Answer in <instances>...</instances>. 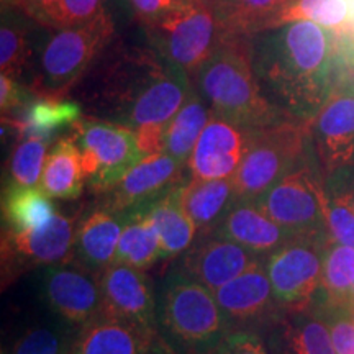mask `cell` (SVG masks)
I'll return each instance as SVG.
<instances>
[{"instance_id": "484cf974", "label": "cell", "mask_w": 354, "mask_h": 354, "mask_svg": "<svg viewBox=\"0 0 354 354\" xmlns=\"http://www.w3.org/2000/svg\"><path fill=\"white\" fill-rule=\"evenodd\" d=\"M84 177L86 174L76 141L61 138L48 153L39 189L50 198L74 201L82 194Z\"/></svg>"}, {"instance_id": "ab89813d", "label": "cell", "mask_w": 354, "mask_h": 354, "mask_svg": "<svg viewBox=\"0 0 354 354\" xmlns=\"http://www.w3.org/2000/svg\"><path fill=\"white\" fill-rule=\"evenodd\" d=\"M216 354H271L264 339L251 330H232Z\"/></svg>"}, {"instance_id": "8fae6325", "label": "cell", "mask_w": 354, "mask_h": 354, "mask_svg": "<svg viewBox=\"0 0 354 354\" xmlns=\"http://www.w3.org/2000/svg\"><path fill=\"white\" fill-rule=\"evenodd\" d=\"M76 218L55 214L41 227L30 232L3 230L2 276L10 279L38 266H56L73 261Z\"/></svg>"}, {"instance_id": "c3c4849f", "label": "cell", "mask_w": 354, "mask_h": 354, "mask_svg": "<svg viewBox=\"0 0 354 354\" xmlns=\"http://www.w3.org/2000/svg\"><path fill=\"white\" fill-rule=\"evenodd\" d=\"M2 354H8V353L6 351V349H2Z\"/></svg>"}, {"instance_id": "7bdbcfd3", "label": "cell", "mask_w": 354, "mask_h": 354, "mask_svg": "<svg viewBox=\"0 0 354 354\" xmlns=\"http://www.w3.org/2000/svg\"><path fill=\"white\" fill-rule=\"evenodd\" d=\"M59 0H2V3L17 7L25 15H28L35 24L43 25L44 19L53 7L57 6Z\"/></svg>"}, {"instance_id": "8d00e7d4", "label": "cell", "mask_w": 354, "mask_h": 354, "mask_svg": "<svg viewBox=\"0 0 354 354\" xmlns=\"http://www.w3.org/2000/svg\"><path fill=\"white\" fill-rule=\"evenodd\" d=\"M100 10V0H59L46 15L43 26L56 30L73 28L91 21Z\"/></svg>"}, {"instance_id": "f35d334b", "label": "cell", "mask_w": 354, "mask_h": 354, "mask_svg": "<svg viewBox=\"0 0 354 354\" xmlns=\"http://www.w3.org/2000/svg\"><path fill=\"white\" fill-rule=\"evenodd\" d=\"M326 196L346 205L354 214V166L342 167L323 177Z\"/></svg>"}, {"instance_id": "74e56055", "label": "cell", "mask_w": 354, "mask_h": 354, "mask_svg": "<svg viewBox=\"0 0 354 354\" xmlns=\"http://www.w3.org/2000/svg\"><path fill=\"white\" fill-rule=\"evenodd\" d=\"M326 194V192H325ZM325 220L330 236L342 245L354 248V214L346 205L325 196Z\"/></svg>"}, {"instance_id": "b9f144b4", "label": "cell", "mask_w": 354, "mask_h": 354, "mask_svg": "<svg viewBox=\"0 0 354 354\" xmlns=\"http://www.w3.org/2000/svg\"><path fill=\"white\" fill-rule=\"evenodd\" d=\"M141 24L156 20L176 6L177 0H130Z\"/></svg>"}, {"instance_id": "7c38bea8", "label": "cell", "mask_w": 354, "mask_h": 354, "mask_svg": "<svg viewBox=\"0 0 354 354\" xmlns=\"http://www.w3.org/2000/svg\"><path fill=\"white\" fill-rule=\"evenodd\" d=\"M39 289L51 312L76 330L104 313L100 276L74 263L48 266Z\"/></svg>"}, {"instance_id": "1f68e13d", "label": "cell", "mask_w": 354, "mask_h": 354, "mask_svg": "<svg viewBox=\"0 0 354 354\" xmlns=\"http://www.w3.org/2000/svg\"><path fill=\"white\" fill-rule=\"evenodd\" d=\"M32 19L17 7L2 3V26H0V69L2 74L20 79L28 63V32Z\"/></svg>"}, {"instance_id": "83f0119b", "label": "cell", "mask_w": 354, "mask_h": 354, "mask_svg": "<svg viewBox=\"0 0 354 354\" xmlns=\"http://www.w3.org/2000/svg\"><path fill=\"white\" fill-rule=\"evenodd\" d=\"M289 0H216L227 37H254L279 26Z\"/></svg>"}, {"instance_id": "ba28073f", "label": "cell", "mask_w": 354, "mask_h": 354, "mask_svg": "<svg viewBox=\"0 0 354 354\" xmlns=\"http://www.w3.org/2000/svg\"><path fill=\"white\" fill-rule=\"evenodd\" d=\"M325 183L313 154L287 174L256 203L276 223L297 236L330 234L325 220Z\"/></svg>"}, {"instance_id": "e0dca14e", "label": "cell", "mask_w": 354, "mask_h": 354, "mask_svg": "<svg viewBox=\"0 0 354 354\" xmlns=\"http://www.w3.org/2000/svg\"><path fill=\"white\" fill-rule=\"evenodd\" d=\"M259 259L264 258L251 253L236 241L212 232L202 234L192 243L184 253L179 268L194 281L215 292Z\"/></svg>"}, {"instance_id": "4316f807", "label": "cell", "mask_w": 354, "mask_h": 354, "mask_svg": "<svg viewBox=\"0 0 354 354\" xmlns=\"http://www.w3.org/2000/svg\"><path fill=\"white\" fill-rule=\"evenodd\" d=\"M125 216L127 223L112 264H125L146 271L162 258L159 233L146 210L128 212Z\"/></svg>"}, {"instance_id": "4fadbf2b", "label": "cell", "mask_w": 354, "mask_h": 354, "mask_svg": "<svg viewBox=\"0 0 354 354\" xmlns=\"http://www.w3.org/2000/svg\"><path fill=\"white\" fill-rule=\"evenodd\" d=\"M214 295L232 330L266 328L284 313L274 299L264 259L256 261Z\"/></svg>"}, {"instance_id": "f6af8a7d", "label": "cell", "mask_w": 354, "mask_h": 354, "mask_svg": "<svg viewBox=\"0 0 354 354\" xmlns=\"http://www.w3.org/2000/svg\"><path fill=\"white\" fill-rule=\"evenodd\" d=\"M339 63H342V74H339L338 88H346V91L354 92V61H343L339 57Z\"/></svg>"}, {"instance_id": "7402d4cb", "label": "cell", "mask_w": 354, "mask_h": 354, "mask_svg": "<svg viewBox=\"0 0 354 354\" xmlns=\"http://www.w3.org/2000/svg\"><path fill=\"white\" fill-rule=\"evenodd\" d=\"M266 330L272 354H336L328 328L312 310L284 312Z\"/></svg>"}, {"instance_id": "5bb4252c", "label": "cell", "mask_w": 354, "mask_h": 354, "mask_svg": "<svg viewBox=\"0 0 354 354\" xmlns=\"http://www.w3.org/2000/svg\"><path fill=\"white\" fill-rule=\"evenodd\" d=\"M310 135L323 177L354 166V92L335 91L310 122Z\"/></svg>"}, {"instance_id": "ee69618b", "label": "cell", "mask_w": 354, "mask_h": 354, "mask_svg": "<svg viewBox=\"0 0 354 354\" xmlns=\"http://www.w3.org/2000/svg\"><path fill=\"white\" fill-rule=\"evenodd\" d=\"M338 38V53L343 61H354V30L336 33Z\"/></svg>"}, {"instance_id": "9a60e30c", "label": "cell", "mask_w": 354, "mask_h": 354, "mask_svg": "<svg viewBox=\"0 0 354 354\" xmlns=\"http://www.w3.org/2000/svg\"><path fill=\"white\" fill-rule=\"evenodd\" d=\"M169 154L158 153L146 156L128 171L118 184L109 190L104 209L115 214H128L133 210H145L158 198L183 183L184 169Z\"/></svg>"}, {"instance_id": "8992f818", "label": "cell", "mask_w": 354, "mask_h": 354, "mask_svg": "<svg viewBox=\"0 0 354 354\" xmlns=\"http://www.w3.org/2000/svg\"><path fill=\"white\" fill-rule=\"evenodd\" d=\"M149 44L171 64L192 77L227 38L216 0H177V3L143 25Z\"/></svg>"}, {"instance_id": "d4e9b609", "label": "cell", "mask_w": 354, "mask_h": 354, "mask_svg": "<svg viewBox=\"0 0 354 354\" xmlns=\"http://www.w3.org/2000/svg\"><path fill=\"white\" fill-rule=\"evenodd\" d=\"M184 209L196 223L197 234H209L218 227L234 203L232 179H190L183 187Z\"/></svg>"}, {"instance_id": "60d3db41", "label": "cell", "mask_w": 354, "mask_h": 354, "mask_svg": "<svg viewBox=\"0 0 354 354\" xmlns=\"http://www.w3.org/2000/svg\"><path fill=\"white\" fill-rule=\"evenodd\" d=\"M35 95L30 88L20 86L19 79L2 74L0 77V107L3 115H12L25 109L30 102L35 100Z\"/></svg>"}, {"instance_id": "d590c367", "label": "cell", "mask_w": 354, "mask_h": 354, "mask_svg": "<svg viewBox=\"0 0 354 354\" xmlns=\"http://www.w3.org/2000/svg\"><path fill=\"white\" fill-rule=\"evenodd\" d=\"M312 312L320 317L328 328L336 354H354V318L351 308L317 304Z\"/></svg>"}, {"instance_id": "44dd1931", "label": "cell", "mask_w": 354, "mask_h": 354, "mask_svg": "<svg viewBox=\"0 0 354 354\" xmlns=\"http://www.w3.org/2000/svg\"><path fill=\"white\" fill-rule=\"evenodd\" d=\"M125 223V214H115L104 207L88 212L76 228L71 263L100 276L113 263Z\"/></svg>"}, {"instance_id": "5b68a950", "label": "cell", "mask_w": 354, "mask_h": 354, "mask_svg": "<svg viewBox=\"0 0 354 354\" xmlns=\"http://www.w3.org/2000/svg\"><path fill=\"white\" fill-rule=\"evenodd\" d=\"M313 154L310 123L286 118L250 130L246 153L233 176L234 202H256Z\"/></svg>"}, {"instance_id": "ffe728a7", "label": "cell", "mask_w": 354, "mask_h": 354, "mask_svg": "<svg viewBox=\"0 0 354 354\" xmlns=\"http://www.w3.org/2000/svg\"><path fill=\"white\" fill-rule=\"evenodd\" d=\"M214 232L236 241L259 258H268L279 248L299 238L276 223L256 202H234Z\"/></svg>"}, {"instance_id": "30bf717a", "label": "cell", "mask_w": 354, "mask_h": 354, "mask_svg": "<svg viewBox=\"0 0 354 354\" xmlns=\"http://www.w3.org/2000/svg\"><path fill=\"white\" fill-rule=\"evenodd\" d=\"M73 128L84 174L95 192H109L145 158L135 131L122 123L82 117Z\"/></svg>"}, {"instance_id": "f546056e", "label": "cell", "mask_w": 354, "mask_h": 354, "mask_svg": "<svg viewBox=\"0 0 354 354\" xmlns=\"http://www.w3.org/2000/svg\"><path fill=\"white\" fill-rule=\"evenodd\" d=\"M353 284L354 248L342 245L330 238L323 250L322 292L317 304L342 305V307L351 308Z\"/></svg>"}, {"instance_id": "2e32d148", "label": "cell", "mask_w": 354, "mask_h": 354, "mask_svg": "<svg viewBox=\"0 0 354 354\" xmlns=\"http://www.w3.org/2000/svg\"><path fill=\"white\" fill-rule=\"evenodd\" d=\"M104 317L158 331V299L148 276L141 269L112 264L100 274Z\"/></svg>"}, {"instance_id": "d6a6232c", "label": "cell", "mask_w": 354, "mask_h": 354, "mask_svg": "<svg viewBox=\"0 0 354 354\" xmlns=\"http://www.w3.org/2000/svg\"><path fill=\"white\" fill-rule=\"evenodd\" d=\"M77 330L68 323H39L15 339L8 354H71Z\"/></svg>"}, {"instance_id": "ac0fdd59", "label": "cell", "mask_w": 354, "mask_h": 354, "mask_svg": "<svg viewBox=\"0 0 354 354\" xmlns=\"http://www.w3.org/2000/svg\"><path fill=\"white\" fill-rule=\"evenodd\" d=\"M250 130L212 113L187 166L192 179H232L248 148Z\"/></svg>"}, {"instance_id": "f1b7e54d", "label": "cell", "mask_w": 354, "mask_h": 354, "mask_svg": "<svg viewBox=\"0 0 354 354\" xmlns=\"http://www.w3.org/2000/svg\"><path fill=\"white\" fill-rule=\"evenodd\" d=\"M210 117V107L194 88L183 109L177 112L167 127L165 136V153L183 162V165H187Z\"/></svg>"}, {"instance_id": "bcb514c9", "label": "cell", "mask_w": 354, "mask_h": 354, "mask_svg": "<svg viewBox=\"0 0 354 354\" xmlns=\"http://www.w3.org/2000/svg\"><path fill=\"white\" fill-rule=\"evenodd\" d=\"M348 6V28L346 30H354V0H344ZM344 30V32H346Z\"/></svg>"}, {"instance_id": "3957f363", "label": "cell", "mask_w": 354, "mask_h": 354, "mask_svg": "<svg viewBox=\"0 0 354 354\" xmlns=\"http://www.w3.org/2000/svg\"><path fill=\"white\" fill-rule=\"evenodd\" d=\"M192 77L212 113L234 125L256 130L290 118L269 104L261 92L251 59V38L221 39Z\"/></svg>"}, {"instance_id": "681fc988", "label": "cell", "mask_w": 354, "mask_h": 354, "mask_svg": "<svg viewBox=\"0 0 354 354\" xmlns=\"http://www.w3.org/2000/svg\"><path fill=\"white\" fill-rule=\"evenodd\" d=\"M351 313H353V318H354V307L351 308Z\"/></svg>"}, {"instance_id": "836d02e7", "label": "cell", "mask_w": 354, "mask_h": 354, "mask_svg": "<svg viewBox=\"0 0 354 354\" xmlns=\"http://www.w3.org/2000/svg\"><path fill=\"white\" fill-rule=\"evenodd\" d=\"M307 20L339 33L348 28V6L344 0H289L279 25Z\"/></svg>"}, {"instance_id": "e575fe53", "label": "cell", "mask_w": 354, "mask_h": 354, "mask_svg": "<svg viewBox=\"0 0 354 354\" xmlns=\"http://www.w3.org/2000/svg\"><path fill=\"white\" fill-rule=\"evenodd\" d=\"M48 140L30 136L15 145L8 159V183L6 185L35 187L41 180L46 161Z\"/></svg>"}, {"instance_id": "4dcf8cb0", "label": "cell", "mask_w": 354, "mask_h": 354, "mask_svg": "<svg viewBox=\"0 0 354 354\" xmlns=\"http://www.w3.org/2000/svg\"><path fill=\"white\" fill-rule=\"evenodd\" d=\"M50 197L37 187L6 185L2 192V218L7 230L30 232L55 215Z\"/></svg>"}, {"instance_id": "277c9868", "label": "cell", "mask_w": 354, "mask_h": 354, "mask_svg": "<svg viewBox=\"0 0 354 354\" xmlns=\"http://www.w3.org/2000/svg\"><path fill=\"white\" fill-rule=\"evenodd\" d=\"M158 325L176 354H216L232 331L214 292L172 268L158 295Z\"/></svg>"}, {"instance_id": "9c48e42d", "label": "cell", "mask_w": 354, "mask_h": 354, "mask_svg": "<svg viewBox=\"0 0 354 354\" xmlns=\"http://www.w3.org/2000/svg\"><path fill=\"white\" fill-rule=\"evenodd\" d=\"M330 234L299 236L264 258L274 299L282 312H307L322 292L323 250Z\"/></svg>"}, {"instance_id": "cb8c5ba5", "label": "cell", "mask_w": 354, "mask_h": 354, "mask_svg": "<svg viewBox=\"0 0 354 354\" xmlns=\"http://www.w3.org/2000/svg\"><path fill=\"white\" fill-rule=\"evenodd\" d=\"M183 187L184 183H180L145 209L159 233L162 250L161 259L184 254L196 241L197 227L184 209Z\"/></svg>"}, {"instance_id": "7a4b0ae2", "label": "cell", "mask_w": 354, "mask_h": 354, "mask_svg": "<svg viewBox=\"0 0 354 354\" xmlns=\"http://www.w3.org/2000/svg\"><path fill=\"white\" fill-rule=\"evenodd\" d=\"M251 59L261 92L287 117L310 123L339 86L338 38L299 20L251 37Z\"/></svg>"}, {"instance_id": "d6986e66", "label": "cell", "mask_w": 354, "mask_h": 354, "mask_svg": "<svg viewBox=\"0 0 354 354\" xmlns=\"http://www.w3.org/2000/svg\"><path fill=\"white\" fill-rule=\"evenodd\" d=\"M162 343L158 331L102 315L77 330L71 354H158Z\"/></svg>"}, {"instance_id": "603a6c76", "label": "cell", "mask_w": 354, "mask_h": 354, "mask_svg": "<svg viewBox=\"0 0 354 354\" xmlns=\"http://www.w3.org/2000/svg\"><path fill=\"white\" fill-rule=\"evenodd\" d=\"M81 118L82 110L77 102L64 100L63 97H39L20 112L3 115L2 128L15 133L19 140L30 136L50 140L56 131L74 127Z\"/></svg>"}, {"instance_id": "6da1fadb", "label": "cell", "mask_w": 354, "mask_h": 354, "mask_svg": "<svg viewBox=\"0 0 354 354\" xmlns=\"http://www.w3.org/2000/svg\"><path fill=\"white\" fill-rule=\"evenodd\" d=\"M192 91L189 74L154 48L117 41L105 48L73 92L91 112L136 133L167 130Z\"/></svg>"}, {"instance_id": "7dc6e473", "label": "cell", "mask_w": 354, "mask_h": 354, "mask_svg": "<svg viewBox=\"0 0 354 354\" xmlns=\"http://www.w3.org/2000/svg\"><path fill=\"white\" fill-rule=\"evenodd\" d=\"M354 307V284H353V290H351V308Z\"/></svg>"}, {"instance_id": "52a82bcc", "label": "cell", "mask_w": 354, "mask_h": 354, "mask_svg": "<svg viewBox=\"0 0 354 354\" xmlns=\"http://www.w3.org/2000/svg\"><path fill=\"white\" fill-rule=\"evenodd\" d=\"M112 39L113 21L105 10L87 24L57 30L44 46L30 91L37 97L71 94Z\"/></svg>"}]
</instances>
